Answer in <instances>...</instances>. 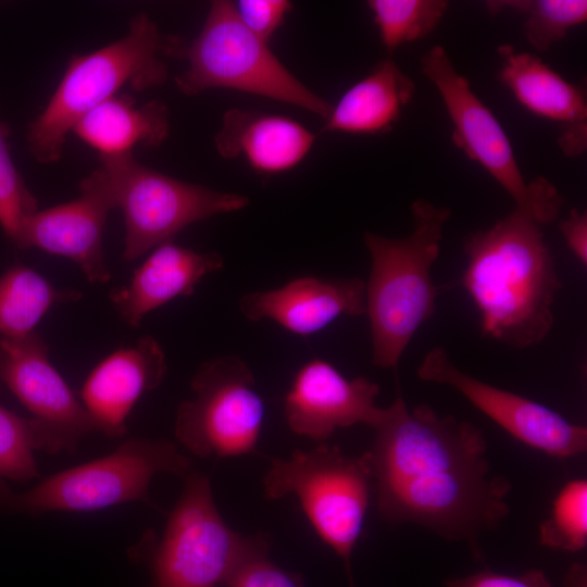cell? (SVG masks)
<instances>
[{
  "instance_id": "5",
  "label": "cell",
  "mask_w": 587,
  "mask_h": 587,
  "mask_svg": "<svg viewBox=\"0 0 587 587\" xmlns=\"http://www.w3.org/2000/svg\"><path fill=\"white\" fill-rule=\"evenodd\" d=\"M164 58L187 62L174 78L177 90L196 96L212 88H228L289 103L323 118L333 105L290 73L236 14L234 3L213 1L193 39L166 35Z\"/></svg>"
},
{
  "instance_id": "32",
  "label": "cell",
  "mask_w": 587,
  "mask_h": 587,
  "mask_svg": "<svg viewBox=\"0 0 587 587\" xmlns=\"http://www.w3.org/2000/svg\"><path fill=\"white\" fill-rule=\"evenodd\" d=\"M559 229L567 247L584 266L587 264V214L572 209L569 216L561 221Z\"/></svg>"
},
{
  "instance_id": "10",
  "label": "cell",
  "mask_w": 587,
  "mask_h": 587,
  "mask_svg": "<svg viewBox=\"0 0 587 587\" xmlns=\"http://www.w3.org/2000/svg\"><path fill=\"white\" fill-rule=\"evenodd\" d=\"M421 66L441 96L453 124L454 145L499 183L515 209L542 226L553 222L562 208V196L542 177L530 183L524 179L502 126L475 96L469 80L457 72L446 50L434 46L422 58Z\"/></svg>"
},
{
  "instance_id": "9",
  "label": "cell",
  "mask_w": 587,
  "mask_h": 587,
  "mask_svg": "<svg viewBox=\"0 0 587 587\" xmlns=\"http://www.w3.org/2000/svg\"><path fill=\"white\" fill-rule=\"evenodd\" d=\"M108 188L123 212L125 239L122 258L134 261L173 240L187 226L247 208V196L187 183L139 163L133 151L99 155Z\"/></svg>"
},
{
  "instance_id": "18",
  "label": "cell",
  "mask_w": 587,
  "mask_h": 587,
  "mask_svg": "<svg viewBox=\"0 0 587 587\" xmlns=\"http://www.w3.org/2000/svg\"><path fill=\"white\" fill-rule=\"evenodd\" d=\"M499 79L532 113L561 124L558 143L563 153L577 158L587 147V101L582 86L572 84L542 60L517 52L511 45L497 49Z\"/></svg>"
},
{
  "instance_id": "12",
  "label": "cell",
  "mask_w": 587,
  "mask_h": 587,
  "mask_svg": "<svg viewBox=\"0 0 587 587\" xmlns=\"http://www.w3.org/2000/svg\"><path fill=\"white\" fill-rule=\"evenodd\" d=\"M5 386L30 413L40 451L73 453L93 422L67 383L52 365L38 333L20 340H0V387Z\"/></svg>"
},
{
  "instance_id": "24",
  "label": "cell",
  "mask_w": 587,
  "mask_h": 587,
  "mask_svg": "<svg viewBox=\"0 0 587 587\" xmlns=\"http://www.w3.org/2000/svg\"><path fill=\"white\" fill-rule=\"evenodd\" d=\"M492 15L504 10L524 17L523 32L530 46L546 51L561 41L567 32L587 20L585 0H499L487 1Z\"/></svg>"
},
{
  "instance_id": "3",
  "label": "cell",
  "mask_w": 587,
  "mask_h": 587,
  "mask_svg": "<svg viewBox=\"0 0 587 587\" xmlns=\"http://www.w3.org/2000/svg\"><path fill=\"white\" fill-rule=\"evenodd\" d=\"M413 230L403 238L364 233L371 257L365 307L371 326L372 361L397 370L415 332L436 310L430 270L439 255L451 210L428 200L411 205Z\"/></svg>"
},
{
  "instance_id": "15",
  "label": "cell",
  "mask_w": 587,
  "mask_h": 587,
  "mask_svg": "<svg viewBox=\"0 0 587 587\" xmlns=\"http://www.w3.org/2000/svg\"><path fill=\"white\" fill-rule=\"evenodd\" d=\"M379 386L367 377H345L332 363L312 359L296 373L284 400L288 427L324 442L337 428L365 424L373 429L385 409L375 403Z\"/></svg>"
},
{
  "instance_id": "21",
  "label": "cell",
  "mask_w": 587,
  "mask_h": 587,
  "mask_svg": "<svg viewBox=\"0 0 587 587\" xmlns=\"http://www.w3.org/2000/svg\"><path fill=\"white\" fill-rule=\"evenodd\" d=\"M414 90L412 78L392 59L386 58L333 105L323 130L354 135L388 133Z\"/></svg>"
},
{
  "instance_id": "7",
  "label": "cell",
  "mask_w": 587,
  "mask_h": 587,
  "mask_svg": "<svg viewBox=\"0 0 587 587\" xmlns=\"http://www.w3.org/2000/svg\"><path fill=\"white\" fill-rule=\"evenodd\" d=\"M161 536L146 530L128 550L151 587H226L255 535L233 530L220 514L208 476L191 471Z\"/></svg>"
},
{
  "instance_id": "17",
  "label": "cell",
  "mask_w": 587,
  "mask_h": 587,
  "mask_svg": "<svg viewBox=\"0 0 587 587\" xmlns=\"http://www.w3.org/2000/svg\"><path fill=\"white\" fill-rule=\"evenodd\" d=\"M239 310L250 322L271 320L307 337L340 315L365 314V282L360 277L301 276L275 289L243 295Z\"/></svg>"
},
{
  "instance_id": "11",
  "label": "cell",
  "mask_w": 587,
  "mask_h": 587,
  "mask_svg": "<svg viewBox=\"0 0 587 587\" xmlns=\"http://www.w3.org/2000/svg\"><path fill=\"white\" fill-rule=\"evenodd\" d=\"M192 398L177 408L175 437L199 458L238 457L257 451L265 405L249 365L237 354L199 365Z\"/></svg>"
},
{
  "instance_id": "29",
  "label": "cell",
  "mask_w": 587,
  "mask_h": 587,
  "mask_svg": "<svg viewBox=\"0 0 587 587\" xmlns=\"http://www.w3.org/2000/svg\"><path fill=\"white\" fill-rule=\"evenodd\" d=\"M268 550L267 536L257 534L252 546L233 570L226 587H303L302 576L273 563Z\"/></svg>"
},
{
  "instance_id": "30",
  "label": "cell",
  "mask_w": 587,
  "mask_h": 587,
  "mask_svg": "<svg viewBox=\"0 0 587 587\" xmlns=\"http://www.w3.org/2000/svg\"><path fill=\"white\" fill-rule=\"evenodd\" d=\"M446 587H553L541 570H529L520 575H508L489 569L474 574L453 577L445 582ZM565 587H587L586 569L573 565L567 572Z\"/></svg>"
},
{
  "instance_id": "28",
  "label": "cell",
  "mask_w": 587,
  "mask_h": 587,
  "mask_svg": "<svg viewBox=\"0 0 587 587\" xmlns=\"http://www.w3.org/2000/svg\"><path fill=\"white\" fill-rule=\"evenodd\" d=\"M9 135L8 125L0 120V225L14 242L23 221L38 210V202L10 155Z\"/></svg>"
},
{
  "instance_id": "27",
  "label": "cell",
  "mask_w": 587,
  "mask_h": 587,
  "mask_svg": "<svg viewBox=\"0 0 587 587\" xmlns=\"http://www.w3.org/2000/svg\"><path fill=\"white\" fill-rule=\"evenodd\" d=\"M36 451L40 444L34 421L0 405V478L27 483L38 477Z\"/></svg>"
},
{
  "instance_id": "20",
  "label": "cell",
  "mask_w": 587,
  "mask_h": 587,
  "mask_svg": "<svg viewBox=\"0 0 587 587\" xmlns=\"http://www.w3.org/2000/svg\"><path fill=\"white\" fill-rule=\"evenodd\" d=\"M314 141L315 134L288 116L237 108L224 113L214 136L222 158H242L260 174H279L296 167Z\"/></svg>"
},
{
  "instance_id": "4",
  "label": "cell",
  "mask_w": 587,
  "mask_h": 587,
  "mask_svg": "<svg viewBox=\"0 0 587 587\" xmlns=\"http://www.w3.org/2000/svg\"><path fill=\"white\" fill-rule=\"evenodd\" d=\"M165 38L155 22L140 12L122 38L73 55L47 105L27 127V146L35 160L58 162L75 124L123 86L143 91L163 85L168 76L162 59Z\"/></svg>"
},
{
  "instance_id": "2",
  "label": "cell",
  "mask_w": 587,
  "mask_h": 587,
  "mask_svg": "<svg viewBox=\"0 0 587 587\" xmlns=\"http://www.w3.org/2000/svg\"><path fill=\"white\" fill-rule=\"evenodd\" d=\"M465 288L480 313V330L515 349L550 333L552 304L562 287L542 225L514 208L463 241Z\"/></svg>"
},
{
  "instance_id": "6",
  "label": "cell",
  "mask_w": 587,
  "mask_h": 587,
  "mask_svg": "<svg viewBox=\"0 0 587 587\" xmlns=\"http://www.w3.org/2000/svg\"><path fill=\"white\" fill-rule=\"evenodd\" d=\"M191 463L174 442L132 438L111 453L41 479L25 491L12 490L0 478V511L28 515L50 512H92L142 502L157 508L150 484L159 473L182 479Z\"/></svg>"
},
{
  "instance_id": "23",
  "label": "cell",
  "mask_w": 587,
  "mask_h": 587,
  "mask_svg": "<svg viewBox=\"0 0 587 587\" xmlns=\"http://www.w3.org/2000/svg\"><path fill=\"white\" fill-rule=\"evenodd\" d=\"M80 291L58 289L33 268L15 264L0 277V340H20L54 305L80 298Z\"/></svg>"
},
{
  "instance_id": "13",
  "label": "cell",
  "mask_w": 587,
  "mask_h": 587,
  "mask_svg": "<svg viewBox=\"0 0 587 587\" xmlns=\"http://www.w3.org/2000/svg\"><path fill=\"white\" fill-rule=\"evenodd\" d=\"M417 376L454 388L514 438L547 454L571 458L587 449L586 426L573 424L528 398L472 377L458 369L441 347L426 353Z\"/></svg>"
},
{
  "instance_id": "16",
  "label": "cell",
  "mask_w": 587,
  "mask_h": 587,
  "mask_svg": "<svg viewBox=\"0 0 587 587\" xmlns=\"http://www.w3.org/2000/svg\"><path fill=\"white\" fill-rule=\"evenodd\" d=\"M167 372L163 348L152 336L115 350L86 377L79 400L97 433L118 438L127 433V419L143 394L157 388Z\"/></svg>"
},
{
  "instance_id": "1",
  "label": "cell",
  "mask_w": 587,
  "mask_h": 587,
  "mask_svg": "<svg viewBox=\"0 0 587 587\" xmlns=\"http://www.w3.org/2000/svg\"><path fill=\"white\" fill-rule=\"evenodd\" d=\"M374 430L367 453L380 515L465 540L480 559L478 538L508 515L512 488L491 473L483 432L427 404L409 409L401 394Z\"/></svg>"
},
{
  "instance_id": "26",
  "label": "cell",
  "mask_w": 587,
  "mask_h": 587,
  "mask_svg": "<svg viewBox=\"0 0 587 587\" xmlns=\"http://www.w3.org/2000/svg\"><path fill=\"white\" fill-rule=\"evenodd\" d=\"M540 544L563 551H579L587 545V480L566 483L552 502L551 513L539 527Z\"/></svg>"
},
{
  "instance_id": "19",
  "label": "cell",
  "mask_w": 587,
  "mask_h": 587,
  "mask_svg": "<svg viewBox=\"0 0 587 587\" xmlns=\"http://www.w3.org/2000/svg\"><path fill=\"white\" fill-rule=\"evenodd\" d=\"M223 267L224 259L215 251L199 252L165 241L153 248L127 285L111 290L110 300L132 327H138L149 312L191 296L202 278Z\"/></svg>"
},
{
  "instance_id": "25",
  "label": "cell",
  "mask_w": 587,
  "mask_h": 587,
  "mask_svg": "<svg viewBox=\"0 0 587 587\" xmlns=\"http://www.w3.org/2000/svg\"><path fill=\"white\" fill-rule=\"evenodd\" d=\"M382 43L388 52L422 39L440 23L448 8L444 0H370L367 1Z\"/></svg>"
},
{
  "instance_id": "14",
  "label": "cell",
  "mask_w": 587,
  "mask_h": 587,
  "mask_svg": "<svg viewBox=\"0 0 587 587\" xmlns=\"http://www.w3.org/2000/svg\"><path fill=\"white\" fill-rule=\"evenodd\" d=\"M78 189L76 199L27 216L13 243L67 258L90 283L104 284L111 273L103 254V233L115 204L100 166L80 180Z\"/></svg>"
},
{
  "instance_id": "31",
  "label": "cell",
  "mask_w": 587,
  "mask_h": 587,
  "mask_svg": "<svg viewBox=\"0 0 587 587\" xmlns=\"http://www.w3.org/2000/svg\"><path fill=\"white\" fill-rule=\"evenodd\" d=\"M234 7L241 23L268 43L291 11L292 3L288 0H239Z\"/></svg>"
},
{
  "instance_id": "22",
  "label": "cell",
  "mask_w": 587,
  "mask_h": 587,
  "mask_svg": "<svg viewBox=\"0 0 587 587\" xmlns=\"http://www.w3.org/2000/svg\"><path fill=\"white\" fill-rule=\"evenodd\" d=\"M99 155L133 151L137 145L160 146L170 134V111L159 100L136 105L129 95H115L86 113L73 127Z\"/></svg>"
},
{
  "instance_id": "8",
  "label": "cell",
  "mask_w": 587,
  "mask_h": 587,
  "mask_svg": "<svg viewBox=\"0 0 587 587\" xmlns=\"http://www.w3.org/2000/svg\"><path fill=\"white\" fill-rule=\"evenodd\" d=\"M372 480L367 451L351 457L322 442L273 459L262 483L268 499L299 498L316 534L344 560L351 584L350 559L364 526Z\"/></svg>"
}]
</instances>
